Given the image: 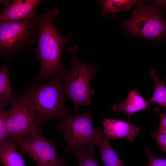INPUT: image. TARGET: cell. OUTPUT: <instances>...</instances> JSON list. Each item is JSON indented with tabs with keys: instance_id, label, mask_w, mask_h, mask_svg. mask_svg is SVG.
Listing matches in <instances>:
<instances>
[{
	"instance_id": "1",
	"label": "cell",
	"mask_w": 166,
	"mask_h": 166,
	"mask_svg": "<svg viewBox=\"0 0 166 166\" xmlns=\"http://www.w3.org/2000/svg\"><path fill=\"white\" fill-rule=\"evenodd\" d=\"M59 11L55 8L40 14L38 22L37 46L34 49L36 59H39L41 68L38 75L33 80L34 83L46 81L55 74L61 77L66 70L61 61L65 44L70 40L71 34L64 36L57 30L54 20Z\"/></svg>"
},
{
	"instance_id": "2",
	"label": "cell",
	"mask_w": 166,
	"mask_h": 166,
	"mask_svg": "<svg viewBox=\"0 0 166 166\" xmlns=\"http://www.w3.org/2000/svg\"><path fill=\"white\" fill-rule=\"evenodd\" d=\"M63 79L57 75L49 82L36 84L25 90L34 106L38 125L56 119L60 121L68 115L62 88Z\"/></svg>"
},
{
	"instance_id": "3",
	"label": "cell",
	"mask_w": 166,
	"mask_h": 166,
	"mask_svg": "<svg viewBox=\"0 0 166 166\" xmlns=\"http://www.w3.org/2000/svg\"><path fill=\"white\" fill-rule=\"evenodd\" d=\"M76 46L69 47L68 52L71 55L72 68L66 70L61 77L64 80V92L72 101L74 111L77 112L83 105L91 106V96L95 91L90 86L92 76L97 73V67L94 65L81 61L78 58Z\"/></svg>"
},
{
	"instance_id": "4",
	"label": "cell",
	"mask_w": 166,
	"mask_h": 166,
	"mask_svg": "<svg viewBox=\"0 0 166 166\" xmlns=\"http://www.w3.org/2000/svg\"><path fill=\"white\" fill-rule=\"evenodd\" d=\"M92 117L87 109L83 113L68 115L55 128L62 134L66 146L65 154L84 147H99L104 135L103 130L92 124Z\"/></svg>"
},
{
	"instance_id": "5",
	"label": "cell",
	"mask_w": 166,
	"mask_h": 166,
	"mask_svg": "<svg viewBox=\"0 0 166 166\" xmlns=\"http://www.w3.org/2000/svg\"><path fill=\"white\" fill-rule=\"evenodd\" d=\"M40 14L24 20L0 23V53L9 57L29 48L37 40Z\"/></svg>"
},
{
	"instance_id": "6",
	"label": "cell",
	"mask_w": 166,
	"mask_h": 166,
	"mask_svg": "<svg viewBox=\"0 0 166 166\" xmlns=\"http://www.w3.org/2000/svg\"><path fill=\"white\" fill-rule=\"evenodd\" d=\"M132 17L119 20L125 32L130 36H138L150 40L162 38L166 36V22L161 11L152 5L139 1Z\"/></svg>"
},
{
	"instance_id": "7",
	"label": "cell",
	"mask_w": 166,
	"mask_h": 166,
	"mask_svg": "<svg viewBox=\"0 0 166 166\" xmlns=\"http://www.w3.org/2000/svg\"><path fill=\"white\" fill-rule=\"evenodd\" d=\"M12 138L17 148L33 160L36 165L69 166L59 156L55 141L46 138L42 132L19 138Z\"/></svg>"
},
{
	"instance_id": "8",
	"label": "cell",
	"mask_w": 166,
	"mask_h": 166,
	"mask_svg": "<svg viewBox=\"0 0 166 166\" xmlns=\"http://www.w3.org/2000/svg\"><path fill=\"white\" fill-rule=\"evenodd\" d=\"M7 137L19 138L41 132L38 126L35 107L25 91L12 107L7 123Z\"/></svg>"
},
{
	"instance_id": "9",
	"label": "cell",
	"mask_w": 166,
	"mask_h": 166,
	"mask_svg": "<svg viewBox=\"0 0 166 166\" xmlns=\"http://www.w3.org/2000/svg\"><path fill=\"white\" fill-rule=\"evenodd\" d=\"M40 0H15L4 7L0 15V23L24 20L34 16Z\"/></svg>"
},
{
	"instance_id": "10",
	"label": "cell",
	"mask_w": 166,
	"mask_h": 166,
	"mask_svg": "<svg viewBox=\"0 0 166 166\" xmlns=\"http://www.w3.org/2000/svg\"><path fill=\"white\" fill-rule=\"evenodd\" d=\"M102 124L104 134L111 140L125 138L127 141H133L141 129L140 127L132 125L128 121L104 118Z\"/></svg>"
},
{
	"instance_id": "11",
	"label": "cell",
	"mask_w": 166,
	"mask_h": 166,
	"mask_svg": "<svg viewBox=\"0 0 166 166\" xmlns=\"http://www.w3.org/2000/svg\"><path fill=\"white\" fill-rule=\"evenodd\" d=\"M150 103L149 101L146 100L137 90L134 88L124 101L114 105L111 108L116 112H125L128 116V121L130 122L131 116L138 112L144 110L153 112V110L149 106Z\"/></svg>"
},
{
	"instance_id": "12",
	"label": "cell",
	"mask_w": 166,
	"mask_h": 166,
	"mask_svg": "<svg viewBox=\"0 0 166 166\" xmlns=\"http://www.w3.org/2000/svg\"><path fill=\"white\" fill-rule=\"evenodd\" d=\"M19 97L11 87L8 66L3 64L0 71V110L4 109L8 105L13 106Z\"/></svg>"
},
{
	"instance_id": "13",
	"label": "cell",
	"mask_w": 166,
	"mask_h": 166,
	"mask_svg": "<svg viewBox=\"0 0 166 166\" xmlns=\"http://www.w3.org/2000/svg\"><path fill=\"white\" fill-rule=\"evenodd\" d=\"M16 148L13 139L10 137L7 138L0 149L1 160L3 166H26L22 155Z\"/></svg>"
},
{
	"instance_id": "14",
	"label": "cell",
	"mask_w": 166,
	"mask_h": 166,
	"mask_svg": "<svg viewBox=\"0 0 166 166\" xmlns=\"http://www.w3.org/2000/svg\"><path fill=\"white\" fill-rule=\"evenodd\" d=\"M138 0H99L98 3L102 10L100 16L109 14L115 18L117 13L123 10H129Z\"/></svg>"
},
{
	"instance_id": "15",
	"label": "cell",
	"mask_w": 166,
	"mask_h": 166,
	"mask_svg": "<svg viewBox=\"0 0 166 166\" xmlns=\"http://www.w3.org/2000/svg\"><path fill=\"white\" fill-rule=\"evenodd\" d=\"M99 147L104 166H126L111 147L109 139L104 134Z\"/></svg>"
},
{
	"instance_id": "16",
	"label": "cell",
	"mask_w": 166,
	"mask_h": 166,
	"mask_svg": "<svg viewBox=\"0 0 166 166\" xmlns=\"http://www.w3.org/2000/svg\"><path fill=\"white\" fill-rule=\"evenodd\" d=\"M154 85V93L149 101L154 104H157L166 110V87L165 79L162 81H159L156 70L151 68L148 71Z\"/></svg>"
},
{
	"instance_id": "17",
	"label": "cell",
	"mask_w": 166,
	"mask_h": 166,
	"mask_svg": "<svg viewBox=\"0 0 166 166\" xmlns=\"http://www.w3.org/2000/svg\"><path fill=\"white\" fill-rule=\"evenodd\" d=\"M77 160L79 166H101L94 157V147H84L75 148L72 151Z\"/></svg>"
},
{
	"instance_id": "18",
	"label": "cell",
	"mask_w": 166,
	"mask_h": 166,
	"mask_svg": "<svg viewBox=\"0 0 166 166\" xmlns=\"http://www.w3.org/2000/svg\"><path fill=\"white\" fill-rule=\"evenodd\" d=\"M12 108L3 110L0 112V146L1 147L7 138V119L11 113Z\"/></svg>"
},
{
	"instance_id": "19",
	"label": "cell",
	"mask_w": 166,
	"mask_h": 166,
	"mask_svg": "<svg viewBox=\"0 0 166 166\" xmlns=\"http://www.w3.org/2000/svg\"><path fill=\"white\" fill-rule=\"evenodd\" d=\"M146 152L148 158V166H166V159L161 158L153 155L148 147Z\"/></svg>"
},
{
	"instance_id": "20",
	"label": "cell",
	"mask_w": 166,
	"mask_h": 166,
	"mask_svg": "<svg viewBox=\"0 0 166 166\" xmlns=\"http://www.w3.org/2000/svg\"><path fill=\"white\" fill-rule=\"evenodd\" d=\"M160 122L158 131L166 134V114L161 112H159Z\"/></svg>"
},
{
	"instance_id": "21",
	"label": "cell",
	"mask_w": 166,
	"mask_h": 166,
	"mask_svg": "<svg viewBox=\"0 0 166 166\" xmlns=\"http://www.w3.org/2000/svg\"><path fill=\"white\" fill-rule=\"evenodd\" d=\"M157 142L161 151L166 152V134L162 133L157 138Z\"/></svg>"
},
{
	"instance_id": "22",
	"label": "cell",
	"mask_w": 166,
	"mask_h": 166,
	"mask_svg": "<svg viewBox=\"0 0 166 166\" xmlns=\"http://www.w3.org/2000/svg\"><path fill=\"white\" fill-rule=\"evenodd\" d=\"M152 2L154 6L160 9L166 8V0H155Z\"/></svg>"
},
{
	"instance_id": "23",
	"label": "cell",
	"mask_w": 166,
	"mask_h": 166,
	"mask_svg": "<svg viewBox=\"0 0 166 166\" xmlns=\"http://www.w3.org/2000/svg\"><path fill=\"white\" fill-rule=\"evenodd\" d=\"M10 1L9 0H0V2L5 5V7H6L10 4Z\"/></svg>"
},
{
	"instance_id": "24",
	"label": "cell",
	"mask_w": 166,
	"mask_h": 166,
	"mask_svg": "<svg viewBox=\"0 0 166 166\" xmlns=\"http://www.w3.org/2000/svg\"><path fill=\"white\" fill-rule=\"evenodd\" d=\"M36 166H42L40 165H36Z\"/></svg>"
}]
</instances>
